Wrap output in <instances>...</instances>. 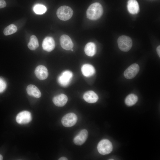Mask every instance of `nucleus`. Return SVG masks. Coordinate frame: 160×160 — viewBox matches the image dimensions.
<instances>
[{"instance_id":"1","label":"nucleus","mask_w":160,"mask_h":160,"mask_svg":"<svg viewBox=\"0 0 160 160\" xmlns=\"http://www.w3.org/2000/svg\"><path fill=\"white\" fill-rule=\"evenodd\" d=\"M103 12L102 6L99 3L95 2L91 4L87 11V17L91 20H96L100 18Z\"/></svg>"},{"instance_id":"2","label":"nucleus","mask_w":160,"mask_h":160,"mask_svg":"<svg viewBox=\"0 0 160 160\" xmlns=\"http://www.w3.org/2000/svg\"><path fill=\"white\" fill-rule=\"evenodd\" d=\"M73 11L69 6H63L59 7L57 11V15L60 20L65 21L70 19L72 17Z\"/></svg>"},{"instance_id":"3","label":"nucleus","mask_w":160,"mask_h":160,"mask_svg":"<svg viewBox=\"0 0 160 160\" xmlns=\"http://www.w3.org/2000/svg\"><path fill=\"white\" fill-rule=\"evenodd\" d=\"M118 46L119 49L123 52L129 50L132 45V41L129 36L123 35L120 36L117 40Z\"/></svg>"},{"instance_id":"4","label":"nucleus","mask_w":160,"mask_h":160,"mask_svg":"<svg viewBox=\"0 0 160 160\" xmlns=\"http://www.w3.org/2000/svg\"><path fill=\"white\" fill-rule=\"evenodd\" d=\"M97 149L100 154L105 155L110 153L112 151L113 146L109 140L107 139H103L99 143Z\"/></svg>"},{"instance_id":"5","label":"nucleus","mask_w":160,"mask_h":160,"mask_svg":"<svg viewBox=\"0 0 160 160\" xmlns=\"http://www.w3.org/2000/svg\"><path fill=\"white\" fill-rule=\"evenodd\" d=\"M77 118L76 114L70 113L65 115L62 118L61 122L63 125L66 127H70L76 123Z\"/></svg>"},{"instance_id":"6","label":"nucleus","mask_w":160,"mask_h":160,"mask_svg":"<svg viewBox=\"0 0 160 160\" xmlns=\"http://www.w3.org/2000/svg\"><path fill=\"white\" fill-rule=\"evenodd\" d=\"M73 76V73L71 71H65L58 77V82L62 86L66 87L70 83Z\"/></svg>"},{"instance_id":"7","label":"nucleus","mask_w":160,"mask_h":160,"mask_svg":"<svg viewBox=\"0 0 160 160\" xmlns=\"http://www.w3.org/2000/svg\"><path fill=\"white\" fill-rule=\"evenodd\" d=\"M139 70L140 67L137 64H133L126 69L124 72V76L127 79H132L137 74Z\"/></svg>"},{"instance_id":"8","label":"nucleus","mask_w":160,"mask_h":160,"mask_svg":"<svg viewBox=\"0 0 160 160\" xmlns=\"http://www.w3.org/2000/svg\"><path fill=\"white\" fill-rule=\"evenodd\" d=\"M31 113L27 111H24L19 113L17 116L16 120L20 124H25L29 123L31 120Z\"/></svg>"},{"instance_id":"9","label":"nucleus","mask_w":160,"mask_h":160,"mask_svg":"<svg viewBox=\"0 0 160 160\" xmlns=\"http://www.w3.org/2000/svg\"><path fill=\"white\" fill-rule=\"evenodd\" d=\"M88 135V132L86 129L81 130L74 138L73 141L74 143L77 145L83 144L86 140Z\"/></svg>"},{"instance_id":"10","label":"nucleus","mask_w":160,"mask_h":160,"mask_svg":"<svg viewBox=\"0 0 160 160\" xmlns=\"http://www.w3.org/2000/svg\"><path fill=\"white\" fill-rule=\"evenodd\" d=\"M60 42L61 47L67 50H70L73 48V43L71 38L68 35H63L60 38Z\"/></svg>"},{"instance_id":"11","label":"nucleus","mask_w":160,"mask_h":160,"mask_svg":"<svg viewBox=\"0 0 160 160\" xmlns=\"http://www.w3.org/2000/svg\"><path fill=\"white\" fill-rule=\"evenodd\" d=\"M35 73L37 78L41 80L45 79L48 76L47 68L43 65H39L36 68Z\"/></svg>"},{"instance_id":"12","label":"nucleus","mask_w":160,"mask_h":160,"mask_svg":"<svg viewBox=\"0 0 160 160\" xmlns=\"http://www.w3.org/2000/svg\"><path fill=\"white\" fill-rule=\"evenodd\" d=\"M42 47L45 51L50 52L53 50L55 47V41L52 38L47 37L44 39Z\"/></svg>"},{"instance_id":"13","label":"nucleus","mask_w":160,"mask_h":160,"mask_svg":"<svg viewBox=\"0 0 160 160\" xmlns=\"http://www.w3.org/2000/svg\"><path fill=\"white\" fill-rule=\"evenodd\" d=\"M68 100L67 96L64 94H62L54 97L52 101L56 106L62 107L66 104Z\"/></svg>"},{"instance_id":"14","label":"nucleus","mask_w":160,"mask_h":160,"mask_svg":"<svg viewBox=\"0 0 160 160\" xmlns=\"http://www.w3.org/2000/svg\"><path fill=\"white\" fill-rule=\"evenodd\" d=\"M83 97L86 102L89 103H95L98 99L97 95L92 91H89L86 92L84 94Z\"/></svg>"},{"instance_id":"15","label":"nucleus","mask_w":160,"mask_h":160,"mask_svg":"<svg viewBox=\"0 0 160 160\" xmlns=\"http://www.w3.org/2000/svg\"><path fill=\"white\" fill-rule=\"evenodd\" d=\"M127 7L129 12L131 14H136L139 12V5L136 0H129Z\"/></svg>"},{"instance_id":"16","label":"nucleus","mask_w":160,"mask_h":160,"mask_svg":"<svg viewBox=\"0 0 160 160\" xmlns=\"http://www.w3.org/2000/svg\"><path fill=\"white\" fill-rule=\"evenodd\" d=\"M81 71L83 75L86 77H89L93 76L95 73L93 66L89 64H85L81 68Z\"/></svg>"},{"instance_id":"17","label":"nucleus","mask_w":160,"mask_h":160,"mask_svg":"<svg viewBox=\"0 0 160 160\" xmlns=\"http://www.w3.org/2000/svg\"><path fill=\"white\" fill-rule=\"evenodd\" d=\"M28 94L36 98H39L41 96V93L39 89L35 85L30 84L26 88Z\"/></svg>"},{"instance_id":"18","label":"nucleus","mask_w":160,"mask_h":160,"mask_svg":"<svg viewBox=\"0 0 160 160\" xmlns=\"http://www.w3.org/2000/svg\"><path fill=\"white\" fill-rule=\"evenodd\" d=\"M84 52L87 56L90 57L93 56L96 52L95 44L92 42H90L87 44L84 48Z\"/></svg>"},{"instance_id":"19","label":"nucleus","mask_w":160,"mask_h":160,"mask_svg":"<svg viewBox=\"0 0 160 160\" xmlns=\"http://www.w3.org/2000/svg\"><path fill=\"white\" fill-rule=\"evenodd\" d=\"M138 101L137 96L133 94L128 95L126 98L125 102L128 106H131L135 104Z\"/></svg>"},{"instance_id":"20","label":"nucleus","mask_w":160,"mask_h":160,"mask_svg":"<svg viewBox=\"0 0 160 160\" xmlns=\"http://www.w3.org/2000/svg\"><path fill=\"white\" fill-rule=\"evenodd\" d=\"M39 46L37 38L35 35H32L30 37V41L28 44V48L31 50H34Z\"/></svg>"},{"instance_id":"21","label":"nucleus","mask_w":160,"mask_h":160,"mask_svg":"<svg viewBox=\"0 0 160 160\" xmlns=\"http://www.w3.org/2000/svg\"><path fill=\"white\" fill-rule=\"evenodd\" d=\"M17 27L14 24H11L6 27L4 30V33L6 36L13 34L17 31Z\"/></svg>"},{"instance_id":"22","label":"nucleus","mask_w":160,"mask_h":160,"mask_svg":"<svg viewBox=\"0 0 160 160\" xmlns=\"http://www.w3.org/2000/svg\"><path fill=\"white\" fill-rule=\"evenodd\" d=\"M47 10L46 7L41 4H36L33 7L34 12L36 14L41 15L46 12Z\"/></svg>"},{"instance_id":"23","label":"nucleus","mask_w":160,"mask_h":160,"mask_svg":"<svg viewBox=\"0 0 160 160\" xmlns=\"http://www.w3.org/2000/svg\"><path fill=\"white\" fill-rule=\"evenodd\" d=\"M6 86V83L4 81L0 78V93L3 92L5 89Z\"/></svg>"},{"instance_id":"24","label":"nucleus","mask_w":160,"mask_h":160,"mask_svg":"<svg viewBox=\"0 0 160 160\" xmlns=\"http://www.w3.org/2000/svg\"><path fill=\"white\" fill-rule=\"evenodd\" d=\"M6 6V3L4 0H0V8L5 7Z\"/></svg>"},{"instance_id":"25","label":"nucleus","mask_w":160,"mask_h":160,"mask_svg":"<svg viewBox=\"0 0 160 160\" xmlns=\"http://www.w3.org/2000/svg\"><path fill=\"white\" fill-rule=\"evenodd\" d=\"M156 51L159 57H160V46H159L156 48Z\"/></svg>"},{"instance_id":"26","label":"nucleus","mask_w":160,"mask_h":160,"mask_svg":"<svg viewBox=\"0 0 160 160\" xmlns=\"http://www.w3.org/2000/svg\"><path fill=\"white\" fill-rule=\"evenodd\" d=\"M59 160H68L67 158L65 157H62L59 159Z\"/></svg>"},{"instance_id":"27","label":"nucleus","mask_w":160,"mask_h":160,"mask_svg":"<svg viewBox=\"0 0 160 160\" xmlns=\"http://www.w3.org/2000/svg\"><path fill=\"white\" fill-rule=\"evenodd\" d=\"M3 159V157L0 154V160Z\"/></svg>"}]
</instances>
